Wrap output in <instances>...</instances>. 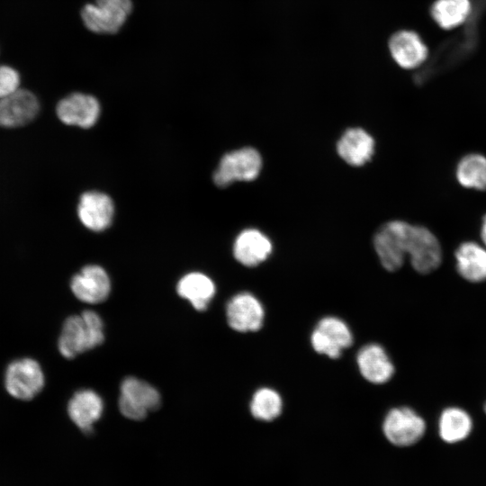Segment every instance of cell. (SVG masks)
I'll return each instance as SVG.
<instances>
[{"instance_id": "obj_21", "label": "cell", "mask_w": 486, "mask_h": 486, "mask_svg": "<svg viewBox=\"0 0 486 486\" xmlns=\"http://www.w3.org/2000/svg\"><path fill=\"white\" fill-rule=\"evenodd\" d=\"M179 296L187 300L197 310H205L212 301L216 287L206 274L193 272L184 275L176 285Z\"/></svg>"}, {"instance_id": "obj_14", "label": "cell", "mask_w": 486, "mask_h": 486, "mask_svg": "<svg viewBox=\"0 0 486 486\" xmlns=\"http://www.w3.org/2000/svg\"><path fill=\"white\" fill-rule=\"evenodd\" d=\"M40 103L32 92L20 89L10 97L0 99V126L15 128L31 122L39 113Z\"/></svg>"}, {"instance_id": "obj_13", "label": "cell", "mask_w": 486, "mask_h": 486, "mask_svg": "<svg viewBox=\"0 0 486 486\" xmlns=\"http://www.w3.org/2000/svg\"><path fill=\"white\" fill-rule=\"evenodd\" d=\"M113 202L105 194L97 191L84 193L77 205V215L82 224L94 231L107 229L113 217Z\"/></svg>"}, {"instance_id": "obj_9", "label": "cell", "mask_w": 486, "mask_h": 486, "mask_svg": "<svg viewBox=\"0 0 486 486\" xmlns=\"http://www.w3.org/2000/svg\"><path fill=\"white\" fill-rule=\"evenodd\" d=\"M405 223L400 220L386 222L374 237V248L380 263L389 272L399 270L404 264L407 255L403 239Z\"/></svg>"}, {"instance_id": "obj_28", "label": "cell", "mask_w": 486, "mask_h": 486, "mask_svg": "<svg viewBox=\"0 0 486 486\" xmlns=\"http://www.w3.org/2000/svg\"><path fill=\"white\" fill-rule=\"evenodd\" d=\"M483 410H484V411H485V413H486V402L484 403Z\"/></svg>"}, {"instance_id": "obj_20", "label": "cell", "mask_w": 486, "mask_h": 486, "mask_svg": "<svg viewBox=\"0 0 486 486\" xmlns=\"http://www.w3.org/2000/svg\"><path fill=\"white\" fill-rule=\"evenodd\" d=\"M458 274L471 283L486 280V248L473 241L462 243L454 252Z\"/></svg>"}, {"instance_id": "obj_27", "label": "cell", "mask_w": 486, "mask_h": 486, "mask_svg": "<svg viewBox=\"0 0 486 486\" xmlns=\"http://www.w3.org/2000/svg\"><path fill=\"white\" fill-rule=\"evenodd\" d=\"M481 238L484 247L486 248V215L483 216L481 226Z\"/></svg>"}, {"instance_id": "obj_23", "label": "cell", "mask_w": 486, "mask_h": 486, "mask_svg": "<svg viewBox=\"0 0 486 486\" xmlns=\"http://www.w3.org/2000/svg\"><path fill=\"white\" fill-rule=\"evenodd\" d=\"M458 183L470 189L486 190V157L478 153L464 156L456 166Z\"/></svg>"}, {"instance_id": "obj_6", "label": "cell", "mask_w": 486, "mask_h": 486, "mask_svg": "<svg viewBox=\"0 0 486 486\" xmlns=\"http://www.w3.org/2000/svg\"><path fill=\"white\" fill-rule=\"evenodd\" d=\"M132 9L130 0H94L81 12L85 26L95 33H114L124 24Z\"/></svg>"}, {"instance_id": "obj_26", "label": "cell", "mask_w": 486, "mask_h": 486, "mask_svg": "<svg viewBox=\"0 0 486 486\" xmlns=\"http://www.w3.org/2000/svg\"><path fill=\"white\" fill-rule=\"evenodd\" d=\"M21 77L16 69L0 65V99L7 98L20 90Z\"/></svg>"}, {"instance_id": "obj_5", "label": "cell", "mask_w": 486, "mask_h": 486, "mask_svg": "<svg viewBox=\"0 0 486 486\" xmlns=\"http://www.w3.org/2000/svg\"><path fill=\"white\" fill-rule=\"evenodd\" d=\"M45 383L44 373L40 364L28 357L11 362L4 373V386L14 398L29 400L37 396Z\"/></svg>"}, {"instance_id": "obj_19", "label": "cell", "mask_w": 486, "mask_h": 486, "mask_svg": "<svg viewBox=\"0 0 486 486\" xmlns=\"http://www.w3.org/2000/svg\"><path fill=\"white\" fill-rule=\"evenodd\" d=\"M389 49L396 63L407 69L419 66L428 56V49L419 36L410 31H400L393 34Z\"/></svg>"}, {"instance_id": "obj_11", "label": "cell", "mask_w": 486, "mask_h": 486, "mask_svg": "<svg viewBox=\"0 0 486 486\" xmlns=\"http://www.w3.org/2000/svg\"><path fill=\"white\" fill-rule=\"evenodd\" d=\"M70 288L79 301L96 304L104 302L110 295L111 280L102 266L89 265L72 277Z\"/></svg>"}, {"instance_id": "obj_8", "label": "cell", "mask_w": 486, "mask_h": 486, "mask_svg": "<svg viewBox=\"0 0 486 486\" xmlns=\"http://www.w3.org/2000/svg\"><path fill=\"white\" fill-rule=\"evenodd\" d=\"M310 344L317 353L336 359L352 346L353 335L345 321L328 316L318 322L310 335Z\"/></svg>"}, {"instance_id": "obj_10", "label": "cell", "mask_w": 486, "mask_h": 486, "mask_svg": "<svg viewBox=\"0 0 486 486\" xmlns=\"http://www.w3.org/2000/svg\"><path fill=\"white\" fill-rule=\"evenodd\" d=\"M229 326L238 332H251L261 328L265 310L260 301L248 292L235 294L226 307Z\"/></svg>"}, {"instance_id": "obj_18", "label": "cell", "mask_w": 486, "mask_h": 486, "mask_svg": "<svg viewBox=\"0 0 486 486\" xmlns=\"http://www.w3.org/2000/svg\"><path fill=\"white\" fill-rule=\"evenodd\" d=\"M339 157L348 165L364 166L374 152L373 137L361 128L346 130L337 143Z\"/></svg>"}, {"instance_id": "obj_3", "label": "cell", "mask_w": 486, "mask_h": 486, "mask_svg": "<svg viewBox=\"0 0 486 486\" xmlns=\"http://www.w3.org/2000/svg\"><path fill=\"white\" fill-rule=\"evenodd\" d=\"M160 404V393L148 382L130 376L121 383L119 409L125 418L141 420L149 411L158 410Z\"/></svg>"}, {"instance_id": "obj_16", "label": "cell", "mask_w": 486, "mask_h": 486, "mask_svg": "<svg viewBox=\"0 0 486 486\" xmlns=\"http://www.w3.org/2000/svg\"><path fill=\"white\" fill-rule=\"evenodd\" d=\"M271 240L256 229L241 231L233 245V255L238 262L248 267L256 266L266 261L272 253Z\"/></svg>"}, {"instance_id": "obj_7", "label": "cell", "mask_w": 486, "mask_h": 486, "mask_svg": "<svg viewBox=\"0 0 486 486\" xmlns=\"http://www.w3.org/2000/svg\"><path fill=\"white\" fill-rule=\"evenodd\" d=\"M382 432L397 446H410L419 441L426 432V422L409 407L393 408L382 422Z\"/></svg>"}, {"instance_id": "obj_17", "label": "cell", "mask_w": 486, "mask_h": 486, "mask_svg": "<svg viewBox=\"0 0 486 486\" xmlns=\"http://www.w3.org/2000/svg\"><path fill=\"white\" fill-rule=\"evenodd\" d=\"M104 401L93 390H79L72 396L68 405L71 420L86 433L91 432L93 425L101 418Z\"/></svg>"}, {"instance_id": "obj_12", "label": "cell", "mask_w": 486, "mask_h": 486, "mask_svg": "<svg viewBox=\"0 0 486 486\" xmlns=\"http://www.w3.org/2000/svg\"><path fill=\"white\" fill-rule=\"evenodd\" d=\"M58 119L67 125L92 127L98 120V100L86 94L73 93L61 99L56 107Z\"/></svg>"}, {"instance_id": "obj_24", "label": "cell", "mask_w": 486, "mask_h": 486, "mask_svg": "<svg viewBox=\"0 0 486 486\" xmlns=\"http://www.w3.org/2000/svg\"><path fill=\"white\" fill-rule=\"evenodd\" d=\"M471 12L469 0H437L431 14L444 29H452L465 21Z\"/></svg>"}, {"instance_id": "obj_22", "label": "cell", "mask_w": 486, "mask_h": 486, "mask_svg": "<svg viewBox=\"0 0 486 486\" xmlns=\"http://www.w3.org/2000/svg\"><path fill=\"white\" fill-rule=\"evenodd\" d=\"M472 429L471 416L458 407L445 409L438 419V433L443 441L454 444L465 439Z\"/></svg>"}, {"instance_id": "obj_15", "label": "cell", "mask_w": 486, "mask_h": 486, "mask_svg": "<svg viewBox=\"0 0 486 486\" xmlns=\"http://www.w3.org/2000/svg\"><path fill=\"white\" fill-rule=\"evenodd\" d=\"M356 363L361 375L369 382L382 384L392 379L394 365L385 349L378 344L364 346L357 354Z\"/></svg>"}, {"instance_id": "obj_25", "label": "cell", "mask_w": 486, "mask_h": 486, "mask_svg": "<svg viewBox=\"0 0 486 486\" xmlns=\"http://www.w3.org/2000/svg\"><path fill=\"white\" fill-rule=\"evenodd\" d=\"M249 409L252 416L262 421H272L283 410L280 394L271 388H260L252 395Z\"/></svg>"}, {"instance_id": "obj_4", "label": "cell", "mask_w": 486, "mask_h": 486, "mask_svg": "<svg viewBox=\"0 0 486 486\" xmlns=\"http://www.w3.org/2000/svg\"><path fill=\"white\" fill-rule=\"evenodd\" d=\"M262 169V158L259 152L249 147L225 154L214 172L216 185L225 187L236 181H252Z\"/></svg>"}, {"instance_id": "obj_2", "label": "cell", "mask_w": 486, "mask_h": 486, "mask_svg": "<svg viewBox=\"0 0 486 486\" xmlns=\"http://www.w3.org/2000/svg\"><path fill=\"white\" fill-rule=\"evenodd\" d=\"M403 239L412 267L419 274H430L442 263V248L437 238L428 228L405 223Z\"/></svg>"}, {"instance_id": "obj_1", "label": "cell", "mask_w": 486, "mask_h": 486, "mask_svg": "<svg viewBox=\"0 0 486 486\" xmlns=\"http://www.w3.org/2000/svg\"><path fill=\"white\" fill-rule=\"evenodd\" d=\"M104 340V322L101 317L95 311L87 310L65 320L58 340V348L62 356L71 359L100 346Z\"/></svg>"}]
</instances>
